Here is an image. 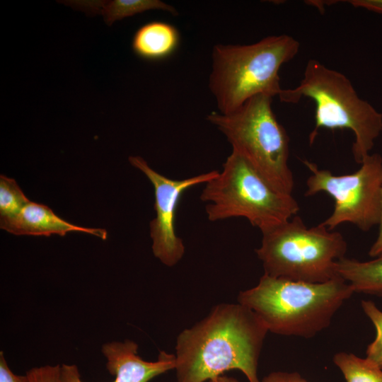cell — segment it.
<instances>
[{
    "instance_id": "603a6c76",
    "label": "cell",
    "mask_w": 382,
    "mask_h": 382,
    "mask_svg": "<svg viewBox=\"0 0 382 382\" xmlns=\"http://www.w3.org/2000/svg\"><path fill=\"white\" fill-rule=\"evenodd\" d=\"M207 382H238L236 378L221 375L210 379Z\"/></svg>"
},
{
    "instance_id": "3957f363",
    "label": "cell",
    "mask_w": 382,
    "mask_h": 382,
    "mask_svg": "<svg viewBox=\"0 0 382 382\" xmlns=\"http://www.w3.org/2000/svg\"><path fill=\"white\" fill-rule=\"evenodd\" d=\"M279 98L287 103H297L302 98L314 102L315 125L309 134L310 145L320 128L351 130L354 136L352 154L359 164L370 154L382 132V114L359 96L345 75L317 59H309L300 83L283 89Z\"/></svg>"
},
{
    "instance_id": "4fadbf2b",
    "label": "cell",
    "mask_w": 382,
    "mask_h": 382,
    "mask_svg": "<svg viewBox=\"0 0 382 382\" xmlns=\"http://www.w3.org/2000/svg\"><path fill=\"white\" fill-rule=\"evenodd\" d=\"M179 33L172 25L154 21L142 25L134 33L132 48L139 57L158 61L169 57L179 43Z\"/></svg>"
},
{
    "instance_id": "7a4b0ae2",
    "label": "cell",
    "mask_w": 382,
    "mask_h": 382,
    "mask_svg": "<svg viewBox=\"0 0 382 382\" xmlns=\"http://www.w3.org/2000/svg\"><path fill=\"white\" fill-rule=\"evenodd\" d=\"M353 293L340 277L309 283L264 274L256 286L239 293L238 303L251 309L268 331L308 339L329 326Z\"/></svg>"
},
{
    "instance_id": "7c38bea8",
    "label": "cell",
    "mask_w": 382,
    "mask_h": 382,
    "mask_svg": "<svg viewBox=\"0 0 382 382\" xmlns=\"http://www.w3.org/2000/svg\"><path fill=\"white\" fill-rule=\"evenodd\" d=\"M59 2L89 16L100 15L109 26L116 21L149 10H161L174 16L178 13L173 6L159 0H71Z\"/></svg>"
},
{
    "instance_id": "6da1fadb",
    "label": "cell",
    "mask_w": 382,
    "mask_h": 382,
    "mask_svg": "<svg viewBox=\"0 0 382 382\" xmlns=\"http://www.w3.org/2000/svg\"><path fill=\"white\" fill-rule=\"evenodd\" d=\"M267 332L249 308L239 303L215 306L177 337L178 382H205L232 369L242 371L249 382H261L258 360Z\"/></svg>"
},
{
    "instance_id": "5bb4252c",
    "label": "cell",
    "mask_w": 382,
    "mask_h": 382,
    "mask_svg": "<svg viewBox=\"0 0 382 382\" xmlns=\"http://www.w3.org/2000/svg\"><path fill=\"white\" fill-rule=\"evenodd\" d=\"M335 270L354 292L382 296V254L369 261L342 257Z\"/></svg>"
},
{
    "instance_id": "5b68a950",
    "label": "cell",
    "mask_w": 382,
    "mask_h": 382,
    "mask_svg": "<svg viewBox=\"0 0 382 382\" xmlns=\"http://www.w3.org/2000/svg\"><path fill=\"white\" fill-rule=\"evenodd\" d=\"M272 98L255 96L229 113H209L207 119L221 132L237 152L276 190L292 195L289 166V138L272 108Z\"/></svg>"
},
{
    "instance_id": "ffe728a7",
    "label": "cell",
    "mask_w": 382,
    "mask_h": 382,
    "mask_svg": "<svg viewBox=\"0 0 382 382\" xmlns=\"http://www.w3.org/2000/svg\"><path fill=\"white\" fill-rule=\"evenodd\" d=\"M261 382H308L297 372L274 371L265 376Z\"/></svg>"
},
{
    "instance_id": "ac0fdd59",
    "label": "cell",
    "mask_w": 382,
    "mask_h": 382,
    "mask_svg": "<svg viewBox=\"0 0 382 382\" xmlns=\"http://www.w3.org/2000/svg\"><path fill=\"white\" fill-rule=\"evenodd\" d=\"M25 374L30 382H62L61 365H44L30 369Z\"/></svg>"
},
{
    "instance_id": "ba28073f",
    "label": "cell",
    "mask_w": 382,
    "mask_h": 382,
    "mask_svg": "<svg viewBox=\"0 0 382 382\" xmlns=\"http://www.w3.org/2000/svg\"><path fill=\"white\" fill-rule=\"evenodd\" d=\"M303 163L311 172L306 181L305 196L325 192L334 200L331 215L321 224L332 231L343 223H351L362 231L378 225L382 209V157L369 154L354 173L335 175L319 169L308 161Z\"/></svg>"
},
{
    "instance_id": "277c9868",
    "label": "cell",
    "mask_w": 382,
    "mask_h": 382,
    "mask_svg": "<svg viewBox=\"0 0 382 382\" xmlns=\"http://www.w3.org/2000/svg\"><path fill=\"white\" fill-rule=\"evenodd\" d=\"M299 47V42L288 35L267 36L250 45H216L209 87L219 112L235 111L257 95L279 96L283 90L280 67Z\"/></svg>"
},
{
    "instance_id": "44dd1931",
    "label": "cell",
    "mask_w": 382,
    "mask_h": 382,
    "mask_svg": "<svg viewBox=\"0 0 382 382\" xmlns=\"http://www.w3.org/2000/svg\"><path fill=\"white\" fill-rule=\"evenodd\" d=\"M347 2L354 7L382 14V0H350Z\"/></svg>"
},
{
    "instance_id": "8992f818",
    "label": "cell",
    "mask_w": 382,
    "mask_h": 382,
    "mask_svg": "<svg viewBox=\"0 0 382 382\" xmlns=\"http://www.w3.org/2000/svg\"><path fill=\"white\" fill-rule=\"evenodd\" d=\"M199 198L206 203L209 221L243 217L261 232L289 220L299 210L292 195L274 189L234 151L222 170L204 184Z\"/></svg>"
},
{
    "instance_id": "9a60e30c",
    "label": "cell",
    "mask_w": 382,
    "mask_h": 382,
    "mask_svg": "<svg viewBox=\"0 0 382 382\" xmlns=\"http://www.w3.org/2000/svg\"><path fill=\"white\" fill-rule=\"evenodd\" d=\"M333 362L346 382H382V369L366 358L341 352L334 355Z\"/></svg>"
},
{
    "instance_id": "e0dca14e",
    "label": "cell",
    "mask_w": 382,
    "mask_h": 382,
    "mask_svg": "<svg viewBox=\"0 0 382 382\" xmlns=\"http://www.w3.org/2000/svg\"><path fill=\"white\" fill-rule=\"evenodd\" d=\"M361 306L376 331L374 340L367 347L365 358L382 369V311L371 301L362 300Z\"/></svg>"
},
{
    "instance_id": "d6986e66",
    "label": "cell",
    "mask_w": 382,
    "mask_h": 382,
    "mask_svg": "<svg viewBox=\"0 0 382 382\" xmlns=\"http://www.w3.org/2000/svg\"><path fill=\"white\" fill-rule=\"evenodd\" d=\"M0 382H30L26 374L18 375L11 370L3 351L0 352Z\"/></svg>"
},
{
    "instance_id": "9c48e42d",
    "label": "cell",
    "mask_w": 382,
    "mask_h": 382,
    "mask_svg": "<svg viewBox=\"0 0 382 382\" xmlns=\"http://www.w3.org/2000/svg\"><path fill=\"white\" fill-rule=\"evenodd\" d=\"M129 163L140 170L154 188L156 217L150 222V236L154 256L163 265L173 267L185 254L183 240L175 227V213L183 194L188 189L205 184L219 173L212 170L190 178L177 180L161 175L151 168L141 156H129Z\"/></svg>"
},
{
    "instance_id": "7402d4cb",
    "label": "cell",
    "mask_w": 382,
    "mask_h": 382,
    "mask_svg": "<svg viewBox=\"0 0 382 382\" xmlns=\"http://www.w3.org/2000/svg\"><path fill=\"white\" fill-rule=\"evenodd\" d=\"M378 226V233L376 239L369 251V255L371 257H376L382 254V209Z\"/></svg>"
},
{
    "instance_id": "30bf717a",
    "label": "cell",
    "mask_w": 382,
    "mask_h": 382,
    "mask_svg": "<svg viewBox=\"0 0 382 382\" xmlns=\"http://www.w3.org/2000/svg\"><path fill=\"white\" fill-rule=\"evenodd\" d=\"M137 350L138 345L131 340L103 345L101 352L106 359V368L115 376L111 382H149L175 369V354L161 351L156 361H149L141 359ZM61 374L62 382H84L75 364H62Z\"/></svg>"
},
{
    "instance_id": "52a82bcc",
    "label": "cell",
    "mask_w": 382,
    "mask_h": 382,
    "mask_svg": "<svg viewBox=\"0 0 382 382\" xmlns=\"http://www.w3.org/2000/svg\"><path fill=\"white\" fill-rule=\"evenodd\" d=\"M262 234L255 253L265 274L309 283H324L339 277L335 262L345 257L347 248L340 232L322 224L308 228L295 215Z\"/></svg>"
},
{
    "instance_id": "8fae6325",
    "label": "cell",
    "mask_w": 382,
    "mask_h": 382,
    "mask_svg": "<svg viewBox=\"0 0 382 382\" xmlns=\"http://www.w3.org/2000/svg\"><path fill=\"white\" fill-rule=\"evenodd\" d=\"M0 227L16 236L30 235L64 236L69 232L89 233L103 240L107 238L106 230L75 225L58 216L47 206L30 202L17 215L0 219Z\"/></svg>"
},
{
    "instance_id": "2e32d148",
    "label": "cell",
    "mask_w": 382,
    "mask_h": 382,
    "mask_svg": "<svg viewBox=\"0 0 382 382\" xmlns=\"http://www.w3.org/2000/svg\"><path fill=\"white\" fill-rule=\"evenodd\" d=\"M30 202L15 180L0 175V219L17 215Z\"/></svg>"
}]
</instances>
